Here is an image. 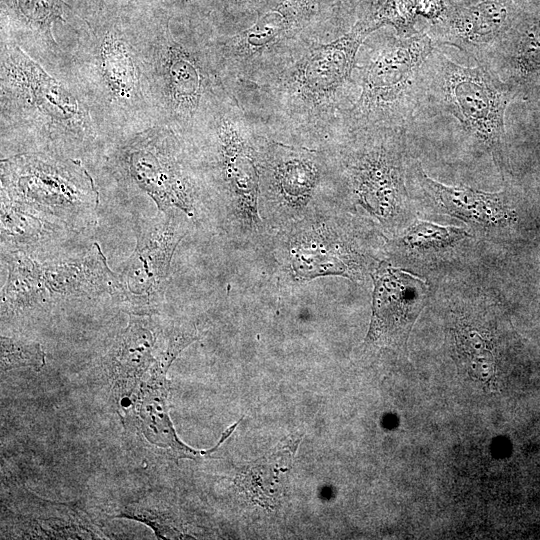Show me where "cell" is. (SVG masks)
<instances>
[{"instance_id":"obj_1","label":"cell","mask_w":540,"mask_h":540,"mask_svg":"<svg viewBox=\"0 0 540 540\" xmlns=\"http://www.w3.org/2000/svg\"><path fill=\"white\" fill-rule=\"evenodd\" d=\"M1 156L47 152L99 164L117 139L70 67L48 69L0 40Z\"/></svg>"},{"instance_id":"obj_2","label":"cell","mask_w":540,"mask_h":540,"mask_svg":"<svg viewBox=\"0 0 540 540\" xmlns=\"http://www.w3.org/2000/svg\"><path fill=\"white\" fill-rule=\"evenodd\" d=\"M65 43L69 67L116 139L158 124L145 24L119 16L82 18Z\"/></svg>"},{"instance_id":"obj_3","label":"cell","mask_w":540,"mask_h":540,"mask_svg":"<svg viewBox=\"0 0 540 540\" xmlns=\"http://www.w3.org/2000/svg\"><path fill=\"white\" fill-rule=\"evenodd\" d=\"M171 19L145 24L152 97L158 124L189 143L236 98L219 74L209 38L180 31Z\"/></svg>"},{"instance_id":"obj_4","label":"cell","mask_w":540,"mask_h":540,"mask_svg":"<svg viewBox=\"0 0 540 540\" xmlns=\"http://www.w3.org/2000/svg\"><path fill=\"white\" fill-rule=\"evenodd\" d=\"M188 146L206 186L210 212L226 236L239 246H266L257 135L245 126L237 101L228 102Z\"/></svg>"},{"instance_id":"obj_5","label":"cell","mask_w":540,"mask_h":540,"mask_svg":"<svg viewBox=\"0 0 540 540\" xmlns=\"http://www.w3.org/2000/svg\"><path fill=\"white\" fill-rule=\"evenodd\" d=\"M100 168L124 190L150 198L157 211L179 210L190 219L209 212V197L189 146L157 124L113 142Z\"/></svg>"},{"instance_id":"obj_6","label":"cell","mask_w":540,"mask_h":540,"mask_svg":"<svg viewBox=\"0 0 540 540\" xmlns=\"http://www.w3.org/2000/svg\"><path fill=\"white\" fill-rule=\"evenodd\" d=\"M435 46L427 33L378 37L366 43L358 66L359 95L344 117L346 131L405 128L421 107L423 68Z\"/></svg>"},{"instance_id":"obj_7","label":"cell","mask_w":540,"mask_h":540,"mask_svg":"<svg viewBox=\"0 0 540 540\" xmlns=\"http://www.w3.org/2000/svg\"><path fill=\"white\" fill-rule=\"evenodd\" d=\"M520 94L502 81L488 65L459 64L434 46L423 68L421 106L452 115L464 131L503 165L504 116L509 103Z\"/></svg>"},{"instance_id":"obj_8","label":"cell","mask_w":540,"mask_h":540,"mask_svg":"<svg viewBox=\"0 0 540 540\" xmlns=\"http://www.w3.org/2000/svg\"><path fill=\"white\" fill-rule=\"evenodd\" d=\"M378 29L366 15L340 37L303 47L274 71L271 87L285 113L315 125L333 117L349 97L361 46Z\"/></svg>"},{"instance_id":"obj_9","label":"cell","mask_w":540,"mask_h":540,"mask_svg":"<svg viewBox=\"0 0 540 540\" xmlns=\"http://www.w3.org/2000/svg\"><path fill=\"white\" fill-rule=\"evenodd\" d=\"M41 251L3 252L7 279L2 314L24 313L60 302L113 296L115 272L98 245L75 254Z\"/></svg>"},{"instance_id":"obj_10","label":"cell","mask_w":540,"mask_h":540,"mask_svg":"<svg viewBox=\"0 0 540 540\" xmlns=\"http://www.w3.org/2000/svg\"><path fill=\"white\" fill-rule=\"evenodd\" d=\"M0 163L1 197L38 210L76 233L94 221L100 194L83 161L23 152Z\"/></svg>"},{"instance_id":"obj_11","label":"cell","mask_w":540,"mask_h":540,"mask_svg":"<svg viewBox=\"0 0 540 540\" xmlns=\"http://www.w3.org/2000/svg\"><path fill=\"white\" fill-rule=\"evenodd\" d=\"M405 128L346 131L335 156L341 188L372 219L391 226L405 198Z\"/></svg>"},{"instance_id":"obj_12","label":"cell","mask_w":540,"mask_h":540,"mask_svg":"<svg viewBox=\"0 0 540 540\" xmlns=\"http://www.w3.org/2000/svg\"><path fill=\"white\" fill-rule=\"evenodd\" d=\"M259 213L269 237L307 216L334 208L327 200L332 174L325 151L257 136Z\"/></svg>"},{"instance_id":"obj_13","label":"cell","mask_w":540,"mask_h":540,"mask_svg":"<svg viewBox=\"0 0 540 540\" xmlns=\"http://www.w3.org/2000/svg\"><path fill=\"white\" fill-rule=\"evenodd\" d=\"M293 282L322 276L361 279L371 263L334 208L317 212L274 232L267 243Z\"/></svg>"},{"instance_id":"obj_14","label":"cell","mask_w":540,"mask_h":540,"mask_svg":"<svg viewBox=\"0 0 540 540\" xmlns=\"http://www.w3.org/2000/svg\"><path fill=\"white\" fill-rule=\"evenodd\" d=\"M318 5L319 0H278L251 27L231 36L208 37L225 86L253 77L267 60L283 65L307 46L296 37L311 23Z\"/></svg>"},{"instance_id":"obj_15","label":"cell","mask_w":540,"mask_h":540,"mask_svg":"<svg viewBox=\"0 0 540 540\" xmlns=\"http://www.w3.org/2000/svg\"><path fill=\"white\" fill-rule=\"evenodd\" d=\"M189 217L179 211H158L139 224L136 246L115 272L114 295L129 313L153 314L167 288L173 254L188 232Z\"/></svg>"},{"instance_id":"obj_16","label":"cell","mask_w":540,"mask_h":540,"mask_svg":"<svg viewBox=\"0 0 540 540\" xmlns=\"http://www.w3.org/2000/svg\"><path fill=\"white\" fill-rule=\"evenodd\" d=\"M516 17L513 0H459L445 23L429 36L435 45L452 46L486 64Z\"/></svg>"},{"instance_id":"obj_17","label":"cell","mask_w":540,"mask_h":540,"mask_svg":"<svg viewBox=\"0 0 540 540\" xmlns=\"http://www.w3.org/2000/svg\"><path fill=\"white\" fill-rule=\"evenodd\" d=\"M165 328L153 314L129 313L127 327L115 339L104 364L114 393L125 407L148 377L164 345Z\"/></svg>"},{"instance_id":"obj_18","label":"cell","mask_w":540,"mask_h":540,"mask_svg":"<svg viewBox=\"0 0 540 540\" xmlns=\"http://www.w3.org/2000/svg\"><path fill=\"white\" fill-rule=\"evenodd\" d=\"M9 17L1 38L15 42L48 69L69 65L68 54L55 34L56 24L67 23L72 12L64 0H2Z\"/></svg>"},{"instance_id":"obj_19","label":"cell","mask_w":540,"mask_h":540,"mask_svg":"<svg viewBox=\"0 0 540 540\" xmlns=\"http://www.w3.org/2000/svg\"><path fill=\"white\" fill-rule=\"evenodd\" d=\"M370 274L374 292L369 337L389 343L412 326L424 306L427 285L421 278L385 262L379 263Z\"/></svg>"},{"instance_id":"obj_20","label":"cell","mask_w":540,"mask_h":540,"mask_svg":"<svg viewBox=\"0 0 540 540\" xmlns=\"http://www.w3.org/2000/svg\"><path fill=\"white\" fill-rule=\"evenodd\" d=\"M408 176L440 210L454 217L483 226L502 225L513 217L503 192L444 185L430 178L419 162L410 165Z\"/></svg>"},{"instance_id":"obj_21","label":"cell","mask_w":540,"mask_h":540,"mask_svg":"<svg viewBox=\"0 0 540 540\" xmlns=\"http://www.w3.org/2000/svg\"><path fill=\"white\" fill-rule=\"evenodd\" d=\"M168 370L155 363L131 400L139 430L153 445L169 448L175 454L192 458L198 452L183 444L177 437L169 417Z\"/></svg>"},{"instance_id":"obj_22","label":"cell","mask_w":540,"mask_h":540,"mask_svg":"<svg viewBox=\"0 0 540 540\" xmlns=\"http://www.w3.org/2000/svg\"><path fill=\"white\" fill-rule=\"evenodd\" d=\"M71 233L76 232L42 212L1 197L2 253L47 250Z\"/></svg>"},{"instance_id":"obj_23","label":"cell","mask_w":540,"mask_h":540,"mask_svg":"<svg viewBox=\"0 0 540 540\" xmlns=\"http://www.w3.org/2000/svg\"><path fill=\"white\" fill-rule=\"evenodd\" d=\"M467 236L468 233L462 228L416 221L406 229L400 242L409 248L439 249L454 245Z\"/></svg>"},{"instance_id":"obj_24","label":"cell","mask_w":540,"mask_h":540,"mask_svg":"<svg viewBox=\"0 0 540 540\" xmlns=\"http://www.w3.org/2000/svg\"><path fill=\"white\" fill-rule=\"evenodd\" d=\"M1 372L20 367L40 370L45 365V352L34 341L1 335Z\"/></svg>"},{"instance_id":"obj_25","label":"cell","mask_w":540,"mask_h":540,"mask_svg":"<svg viewBox=\"0 0 540 540\" xmlns=\"http://www.w3.org/2000/svg\"><path fill=\"white\" fill-rule=\"evenodd\" d=\"M157 1L166 5L179 6V5H186V4L192 3L196 0H157Z\"/></svg>"},{"instance_id":"obj_26","label":"cell","mask_w":540,"mask_h":540,"mask_svg":"<svg viewBox=\"0 0 540 540\" xmlns=\"http://www.w3.org/2000/svg\"><path fill=\"white\" fill-rule=\"evenodd\" d=\"M226 3H230V4H242V3H249V2H253V1H257V0H222Z\"/></svg>"}]
</instances>
